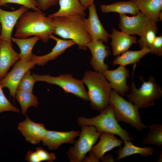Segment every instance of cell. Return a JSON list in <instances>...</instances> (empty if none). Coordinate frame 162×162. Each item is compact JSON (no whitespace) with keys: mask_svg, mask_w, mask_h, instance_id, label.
I'll use <instances>...</instances> for the list:
<instances>
[{"mask_svg":"<svg viewBox=\"0 0 162 162\" xmlns=\"http://www.w3.org/2000/svg\"><path fill=\"white\" fill-rule=\"evenodd\" d=\"M1 24L0 22V35L1 34Z\"/></svg>","mask_w":162,"mask_h":162,"instance_id":"40","label":"cell"},{"mask_svg":"<svg viewBox=\"0 0 162 162\" xmlns=\"http://www.w3.org/2000/svg\"><path fill=\"white\" fill-rule=\"evenodd\" d=\"M20 59V53L14 50L12 45L2 41L0 44V80L6 75L10 67Z\"/></svg>","mask_w":162,"mask_h":162,"instance_id":"20","label":"cell"},{"mask_svg":"<svg viewBox=\"0 0 162 162\" xmlns=\"http://www.w3.org/2000/svg\"><path fill=\"white\" fill-rule=\"evenodd\" d=\"M81 4L85 10L93 2L94 0H79Z\"/></svg>","mask_w":162,"mask_h":162,"instance_id":"38","label":"cell"},{"mask_svg":"<svg viewBox=\"0 0 162 162\" xmlns=\"http://www.w3.org/2000/svg\"><path fill=\"white\" fill-rule=\"evenodd\" d=\"M27 11L28 8L22 5L12 11L4 10L0 8V40L6 41L12 45L11 36L13 28L22 15Z\"/></svg>","mask_w":162,"mask_h":162,"instance_id":"11","label":"cell"},{"mask_svg":"<svg viewBox=\"0 0 162 162\" xmlns=\"http://www.w3.org/2000/svg\"><path fill=\"white\" fill-rule=\"evenodd\" d=\"M81 128L79 139L67 152L68 158L71 162L82 161L102 134L92 126L82 125Z\"/></svg>","mask_w":162,"mask_h":162,"instance_id":"7","label":"cell"},{"mask_svg":"<svg viewBox=\"0 0 162 162\" xmlns=\"http://www.w3.org/2000/svg\"><path fill=\"white\" fill-rule=\"evenodd\" d=\"M110 104L114 108L115 115L118 122H124L139 130L149 127L142 123L139 111V108L113 89L111 92Z\"/></svg>","mask_w":162,"mask_h":162,"instance_id":"6","label":"cell"},{"mask_svg":"<svg viewBox=\"0 0 162 162\" xmlns=\"http://www.w3.org/2000/svg\"><path fill=\"white\" fill-rule=\"evenodd\" d=\"M100 160L102 162H115L112 154H110L105 156H103L100 158Z\"/></svg>","mask_w":162,"mask_h":162,"instance_id":"37","label":"cell"},{"mask_svg":"<svg viewBox=\"0 0 162 162\" xmlns=\"http://www.w3.org/2000/svg\"><path fill=\"white\" fill-rule=\"evenodd\" d=\"M80 131H58L48 130L42 140L43 144L51 150L58 149L61 145L65 143H74V139L79 135Z\"/></svg>","mask_w":162,"mask_h":162,"instance_id":"16","label":"cell"},{"mask_svg":"<svg viewBox=\"0 0 162 162\" xmlns=\"http://www.w3.org/2000/svg\"><path fill=\"white\" fill-rule=\"evenodd\" d=\"M136 65V64H134L130 87V92L126 96L129 101L134 103L139 108H146L154 105L155 100L161 97V87L157 83L155 78L151 76L146 81L140 76V79L143 83L140 88H137L133 79Z\"/></svg>","mask_w":162,"mask_h":162,"instance_id":"5","label":"cell"},{"mask_svg":"<svg viewBox=\"0 0 162 162\" xmlns=\"http://www.w3.org/2000/svg\"><path fill=\"white\" fill-rule=\"evenodd\" d=\"M100 7L103 13L114 12L119 14H130L135 15L140 12L135 4L130 0L117 2L108 4H101Z\"/></svg>","mask_w":162,"mask_h":162,"instance_id":"23","label":"cell"},{"mask_svg":"<svg viewBox=\"0 0 162 162\" xmlns=\"http://www.w3.org/2000/svg\"><path fill=\"white\" fill-rule=\"evenodd\" d=\"M150 52L149 49L144 48L136 51L127 50L117 56L112 62L113 65L125 66L136 64L145 56Z\"/></svg>","mask_w":162,"mask_h":162,"instance_id":"25","label":"cell"},{"mask_svg":"<svg viewBox=\"0 0 162 162\" xmlns=\"http://www.w3.org/2000/svg\"><path fill=\"white\" fill-rule=\"evenodd\" d=\"M32 76L35 82L44 81L57 85L66 93L72 94L85 100H88L87 92L82 81L74 78L70 74L53 76L49 74L41 75L34 73Z\"/></svg>","mask_w":162,"mask_h":162,"instance_id":"8","label":"cell"},{"mask_svg":"<svg viewBox=\"0 0 162 162\" xmlns=\"http://www.w3.org/2000/svg\"><path fill=\"white\" fill-rule=\"evenodd\" d=\"M37 7L40 10L46 11L53 6L56 5L59 0H35Z\"/></svg>","mask_w":162,"mask_h":162,"instance_id":"35","label":"cell"},{"mask_svg":"<svg viewBox=\"0 0 162 162\" xmlns=\"http://www.w3.org/2000/svg\"><path fill=\"white\" fill-rule=\"evenodd\" d=\"M50 38L55 40V46L49 53L42 56H37L33 54L32 60L34 61L36 64L44 66L49 61L55 59L64 53L66 50L75 44V43L72 40H63L56 37L53 34L50 36Z\"/></svg>","mask_w":162,"mask_h":162,"instance_id":"18","label":"cell"},{"mask_svg":"<svg viewBox=\"0 0 162 162\" xmlns=\"http://www.w3.org/2000/svg\"><path fill=\"white\" fill-rule=\"evenodd\" d=\"M2 88L0 84V113L5 111L19 112V109L13 105L6 97Z\"/></svg>","mask_w":162,"mask_h":162,"instance_id":"31","label":"cell"},{"mask_svg":"<svg viewBox=\"0 0 162 162\" xmlns=\"http://www.w3.org/2000/svg\"><path fill=\"white\" fill-rule=\"evenodd\" d=\"M85 18L78 15L53 18L54 34L73 40L80 49L86 50L87 44L92 40L86 27Z\"/></svg>","mask_w":162,"mask_h":162,"instance_id":"2","label":"cell"},{"mask_svg":"<svg viewBox=\"0 0 162 162\" xmlns=\"http://www.w3.org/2000/svg\"><path fill=\"white\" fill-rule=\"evenodd\" d=\"M60 8L56 12L50 14L51 18L78 15L85 17L86 14L79 0H59Z\"/></svg>","mask_w":162,"mask_h":162,"instance_id":"22","label":"cell"},{"mask_svg":"<svg viewBox=\"0 0 162 162\" xmlns=\"http://www.w3.org/2000/svg\"><path fill=\"white\" fill-rule=\"evenodd\" d=\"M35 82L29 70L25 73L19 82L17 89L33 93V87Z\"/></svg>","mask_w":162,"mask_h":162,"instance_id":"30","label":"cell"},{"mask_svg":"<svg viewBox=\"0 0 162 162\" xmlns=\"http://www.w3.org/2000/svg\"><path fill=\"white\" fill-rule=\"evenodd\" d=\"M150 22L162 20V0H130Z\"/></svg>","mask_w":162,"mask_h":162,"instance_id":"17","label":"cell"},{"mask_svg":"<svg viewBox=\"0 0 162 162\" xmlns=\"http://www.w3.org/2000/svg\"><path fill=\"white\" fill-rule=\"evenodd\" d=\"M2 40H0V44H1V43L2 42Z\"/></svg>","mask_w":162,"mask_h":162,"instance_id":"41","label":"cell"},{"mask_svg":"<svg viewBox=\"0 0 162 162\" xmlns=\"http://www.w3.org/2000/svg\"><path fill=\"white\" fill-rule=\"evenodd\" d=\"M108 81L112 89L122 96H124L130 89L127 84L128 79L130 76L129 71L125 66L120 65L113 70L107 69L103 72Z\"/></svg>","mask_w":162,"mask_h":162,"instance_id":"14","label":"cell"},{"mask_svg":"<svg viewBox=\"0 0 162 162\" xmlns=\"http://www.w3.org/2000/svg\"><path fill=\"white\" fill-rule=\"evenodd\" d=\"M40 162L46 161L52 162L56 158L53 153H49L41 147L36 148L35 151Z\"/></svg>","mask_w":162,"mask_h":162,"instance_id":"34","label":"cell"},{"mask_svg":"<svg viewBox=\"0 0 162 162\" xmlns=\"http://www.w3.org/2000/svg\"><path fill=\"white\" fill-rule=\"evenodd\" d=\"M103 43L100 40H93L87 44L92 54L90 64L96 71L102 73L109 68L104 60L111 53L108 47Z\"/></svg>","mask_w":162,"mask_h":162,"instance_id":"15","label":"cell"},{"mask_svg":"<svg viewBox=\"0 0 162 162\" xmlns=\"http://www.w3.org/2000/svg\"><path fill=\"white\" fill-rule=\"evenodd\" d=\"M36 64L35 62L32 60L27 61L20 59L15 63L11 71L0 80L2 87L8 88L10 95L15 97L18 85L21 79L28 70L33 68Z\"/></svg>","mask_w":162,"mask_h":162,"instance_id":"9","label":"cell"},{"mask_svg":"<svg viewBox=\"0 0 162 162\" xmlns=\"http://www.w3.org/2000/svg\"><path fill=\"white\" fill-rule=\"evenodd\" d=\"M111 45L114 56L119 55L128 50L134 44L137 42L136 37L127 34L122 32L113 28L110 34Z\"/></svg>","mask_w":162,"mask_h":162,"instance_id":"21","label":"cell"},{"mask_svg":"<svg viewBox=\"0 0 162 162\" xmlns=\"http://www.w3.org/2000/svg\"><path fill=\"white\" fill-rule=\"evenodd\" d=\"M17 129L26 141L33 145L42 141L48 130L43 123L34 122L27 116L24 121L18 124Z\"/></svg>","mask_w":162,"mask_h":162,"instance_id":"12","label":"cell"},{"mask_svg":"<svg viewBox=\"0 0 162 162\" xmlns=\"http://www.w3.org/2000/svg\"><path fill=\"white\" fill-rule=\"evenodd\" d=\"M157 23L150 22L148 24L143 34L138 40L141 49H149L158 31Z\"/></svg>","mask_w":162,"mask_h":162,"instance_id":"28","label":"cell"},{"mask_svg":"<svg viewBox=\"0 0 162 162\" xmlns=\"http://www.w3.org/2000/svg\"><path fill=\"white\" fill-rule=\"evenodd\" d=\"M39 39L40 38L37 36L26 38H11L12 41L16 43L20 49V59L27 61L32 60L33 55L32 53V49Z\"/></svg>","mask_w":162,"mask_h":162,"instance_id":"26","label":"cell"},{"mask_svg":"<svg viewBox=\"0 0 162 162\" xmlns=\"http://www.w3.org/2000/svg\"><path fill=\"white\" fill-rule=\"evenodd\" d=\"M118 27L121 31L129 35L141 36L149 22L148 18L140 12L136 15L128 16L126 14H119Z\"/></svg>","mask_w":162,"mask_h":162,"instance_id":"10","label":"cell"},{"mask_svg":"<svg viewBox=\"0 0 162 162\" xmlns=\"http://www.w3.org/2000/svg\"><path fill=\"white\" fill-rule=\"evenodd\" d=\"M98 116L87 118L84 117H78L79 125H91L94 126L97 131L116 135L123 141H133L134 139L129 133L123 129L118 124L114 114V108L110 104L106 108L100 112Z\"/></svg>","mask_w":162,"mask_h":162,"instance_id":"4","label":"cell"},{"mask_svg":"<svg viewBox=\"0 0 162 162\" xmlns=\"http://www.w3.org/2000/svg\"><path fill=\"white\" fill-rule=\"evenodd\" d=\"M82 80L87 87L88 100L93 109L101 112L110 105L112 89L103 73L87 71Z\"/></svg>","mask_w":162,"mask_h":162,"instance_id":"3","label":"cell"},{"mask_svg":"<svg viewBox=\"0 0 162 162\" xmlns=\"http://www.w3.org/2000/svg\"><path fill=\"white\" fill-rule=\"evenodd\" d=\"M124 145L117 150V158L116 161L127 157L135 154H138L142 157H147L152 155L153 148L151 147H140L134 145L129 140L124 141Z\"/></svg>","mask_w":162,"mask_h":162,"instance_id":"24","label":"cell"},{"mask_svg":"<svg viewBox=\"0 0 162 162\" xmlns=\"http://www.w3.org/2000/svg\"><path fill=\"white\" fill-rule=\"evenodd\" d=\"M88 8L89 16L87 19L85 18V23L92 40H100L107 43L110 34L104 29L99 20L94 2L92 3Z\"/></svg>","mask_w":162,"mask_h":162,"instance_id":"13","label":"cell"},{"mask_svg":"<svg viewBox=\"0 0 162 162\" xmlns=\"http://www.w3.org/2000/svg\"><path fill=\"white\" fill-rule=\"evenodd\" d=\"M26 160L29 162H40L35 151H28L25 158Z\"/></svg>","mask_w":162,"mask_h":162,"instance_id":"36","label":"cell"},{"mask_svg":"<svg viewBox=\"0 0 162 162\" xmlns=\"http://www.w3.org/2000/svg\"><path fill=\"white\" fill-rule=\"evenodd\" d=\"M149 50L150 52L158 56H162V35L156 36Z\"/></svg>","mask_w":162,"mask_h":162,"instance_id":"33","label":"cell"},{"mask_svg":"<svg viewBox=\"0 0 162 162\" xmlns=\"http://www.w3.org/2000/svg\"><path fill=\"white\" fill-rule=\"evenodd\" d=\"M8 3L20 4L28 9H31L34 11L40 10L37 7L35 0H0V7Z\"/></svg>","mask_w":162,"mask_h":162,"instance_id":"32","label":"cell"},{"mask_svg":"<svg viewBox=\"0 0 162 162\" xmlns=\"http://www.w3.org/2000/svg\"><path fill=\"white\" fill-rule=\"evenodd\" d=\"M15 26L14 36L16 38H26L37 36L44 43L49 40L50 36L54 34L55 31L53 18L46 16L40 10L25 12Z\"/></svg>","mask_w":162,"mask_h":162,"instance_id":"1","label":"cell"},{"mask_svg":"<svg viewBox=\"0 0 162 162\" xmlns=\"http://www.w3.org/2000/svg\"><path fill=\"white\" fill-rule=\"evenodd\" d=\"M15 97L20 104L22 112L24 115H26L29 107H36L39 104L38 98L32 93L17 89Z\"/></svg>","mask_w":162,"mask_h":162,"instance_id":"27","label":"cell"},{"mask_svg":"<svg viewBox=\"0 0 162 162\" xmlns=\"http://www.w3.org/2000/svg\"><path fill=\"white\" fill-rule=\"evenodd\" d=\"M162 149L161 150V151L160 152V153L159 155V157L158 158V162H162Z\"/></svg>","mask_w":162,"mask_h":162,"instance_id":"39","label":"cell"},{"mask_svg":"<svg viewBox=\"0 0 162 162\" xmlns=\"http://www.w3.org/2000/svg\"><path fill=\"white\" fill-rule=\"evenodd\" d=\"M100 140L95 146H93L89 154L94 156L99 161L104 154L115 147H121L123 141L117 139L115 135L106 132H102Z\"/></svg>","mask_w":162,"mask_h":162,"instance_id":"19","label":"cell"},{"mask_svg":"<svg viewBox=\"0 0 162 162\" xmlns=\"http://www.w3.org/2000/svg\"><path fill=\"white\" fill-rule=\"evenodd\" d=\"M150 130L147 137L142 140L143 144L162 146V125L155 123L149 126Z\"/></svg>","mask_w":162,"mask_h":162,"instance_id":"29","label":"cell"}]
</instances>
